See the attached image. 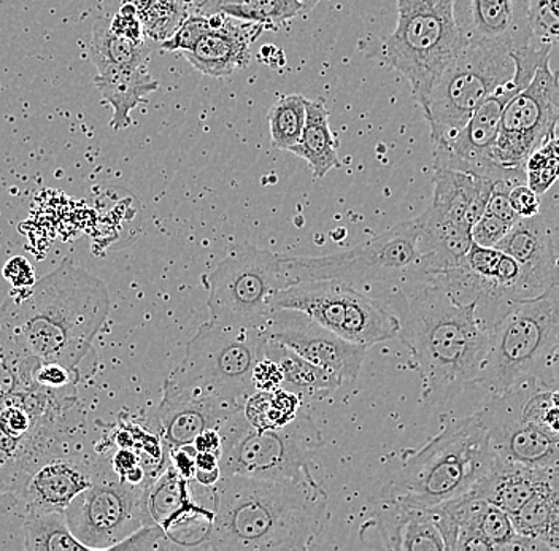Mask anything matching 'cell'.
I'll list each match as a JSON object with an SVG mask.
<instances>
[{
  "instance_id": "cell-20",
  "label": "cell",
  "mask_w": 559,
  "mask_h": 551,
  "mask_svg": "<svg viewBox=\"0 0 559 551\" xmlns=\"http://www.w3.org/2000/svg\"><path fill=\"white\" fill-rule=\"evenodd\" d=\"M210 21L209 29L181 55L195 71L212 79H227L250 64L251 44L267 29L262 24L230 19L225 13H210Z\"/></svg>"
},
{
  "instance_id": "cell-49",
  "label": "cell",
  "mask_w": 559,
  "mask_h": 551,
  "mask_svg": "<svg viewBox=\"0 0 559 551\" xmlns=\"http://www.w3.org/2000/svg\"><path fill=\"white\" fill-rule=\"evenodd\" d=\"M192 446H194L195 452L215 453V455L219 456V453H222V434H219V429H204V431L194 439Z\"/></svg>"
},
{
  "instance_id": "cell-32",
  "label": "cell",
  "mask_w": 559,
  "mask_h": 551,
  "mask_svg": "<svg viewBox=\"0 0 559 551\" xmlns=\"http://www.w3.org/2000/svg\"><path fill=\"white\" fill-rule=\"evenodd\" d=\"M302 399L280 386L272 392H254L245 400L243 417L258 431L286 427L295 420Z\"/></svg>"
},
{
  "instance_id": "cell-48",
  "label": "cell",
  "mask_w": 559,
  "mask_h": 551,
  "mask_svg": "<svg viewBox=\"0 0 559 551\" xmlns=\"http://www.w3.org/2000/svg\"><path fill=\"white\" fill-rule=\"evenodd\" d=\"M139 464L142 463H140L139 453L135 452L134 448H120L110 459L111 470H114L120 479H122L129 470L139 466Z\"/></svg>"
},
{
  "instance_id": "cell-40",
  "label": "cell",
  "mask_w": 559,
  "mask_h": 551,
  "mask_svg": "<svg viewBox=\"0 0 559 551\" xmlns=\"http://www.w3.org/2000/svg\"><path fill=\"white\" fill-rule=\"evenodd\" d=\"M512 226V223L506 221L501 216L484 211L480 218H478L477 221L474 223V226H472V242L477 243V245L480 247L495 249Z\"/></svg>"
},
{
  "instance_id": "cell-19",
  "label": "cell",
  "mask_w": 559,
  "mask_h": 551,
  "mask_svg": "<svg viewBox=\"0 0 559 551\" xmlns=\"http://www.w3.org/2000/svg\"><path fill=\"white\" fill-rule=\"evenodd\" d=\"M99 458L82 452L51 456L34 467L20 493L21 518L37 512H64L70 502L93 481Z\"/></svg>"
},
{
  "instance_id": "cell-9",
  "label": "cell",
  "mask_w": 559,
  "mask_h": 551,
  "mask_svg": "<svg viewBox=\"0 0 559 551\" xmlns=\"http://www.w3.org/2000/svg\"><path fill=\"white\" fill-rule=\"evenodd\" d=\"M460 48L452 0H397L396 27L382 58L411 83L419 107Z\"/></svg>"
},
{
  "instance_id": "cell-14",
  "label": "cell",
  "mask_w": 559,
  "mask_h": 551,
  "mask_svg": "<svg viewBox=\"0 0 559 551\" xmlns=\"http://www.w3.org/2000/svg\"><path fill=\"white\" fill-rule=\"evenodd\" d=\"M558 120V73L547 59L502 111L492 160L507 169H524L531 153L557 135Z\"/></svg>"
},
{
  "instance_id": "cell-22",
  "label": "cell",
  "mask_w": 559,
  "mask_h": 551,
  "mask_svg": "<svg viewBox=\"0 0 559 551\" xmlns=\"http://www.w3.org/2000/svg\"><path fill=\"white\" fill-rule=\"evenodd\" d=\"M432 183L435 197L428 211L439 218L469 229L484 214L488 199L496 188L487 178L452 169H435Z\"/></svg>"
},
{
  "instance_id": "cell-45",
  "label": "cell",
  "mask_w": 559,
  "mask_h": 551,
  "mask_svg": "<svg viewBox=\"0 0 559 551\" xmlns=\"http://www.w3.org/2000/svg\"><path fill=\"white\" fill-rule=\"evenodd\" d=\"M507 197H509L510 207L520 218H531L540 214L539 196L526 183L513 187L507 193Z\"/></svg>"
},
{
  "instance_id": "cell-26",
  "label": "cell",
  "mask_w": 559,
  "mask_h": 551,
  "mask_svg": "<svg viewBox=\"0 0 559 551\" xmlns=\"http://www.w3.org/2000/svg\"><path fill=\"white\" fill-rule=\"evenodd\" d=\"M264 356L274 359L282 369L283 388L297 394L302 400H321L342 386L337 376L289 350L285 345L269 338L264 344Z\"/></svg>"
},
{
  "instance_id": "cell-41",
  "label": "cell",
  "mask_w": 559,
  "mask_h": 551,
  "mask_svg": "<svg viewBox=\"0 0 559 551\" xmlns=\"http://www.w3.org/2000/svg\"><path fill=\"white\" fill-rule=\"evenodd\" d=\"M114 550H175L166 532L155 523L140 526L128 539L122 540Z\"/></svg>"
},
{
  "instance_id": "cell-12",
  "label": "cell",
  "mask_w": 559,
  "mask_h": 551,
  "mask_svg": "<svg viewBox=\"0 0 559 551\" xmlns=\"http://www.w3.org/2000/svg\"><path fill=\"white\" fill-rule=\"evenodd\" d=\"M292 309L306 313L345 340L369 350L400 333L396 313L367 298L344 280L302 282L282 289L272 298L271 310Z\"/></svg>"
},
{
  "instance_id": "cell-17",
  "label": "cell",
  "mask_w": 559,
  "mask_h": 551,
  "mask_svg": "<svg viewBox=\"0 0 559 551\" xmlns=\"http://www.w3.org/2000/svg\"><path fill=\"white\" fill-rule=\"evenodd\" d=\"M534 385L539 383H527L510 392L488 396L477 414L487 428L496 458L530 467H558V438L520 420L523 397Z\"/></svg>"
},
{
  "instance_id": "cell-42",
  "label": "cell",
  "mask_w": 559,
  "mask_h": 551,
  "mask_svg": "<svg viewBox=\"0 0 559 551\" xmlns=\"http://www.w3.org/2000/svg\"><path fill=\"white\" fill-rule=\"evenodd\" d=\"M79 380V371L66 368V366L56 364V362H45L38 364L34 372V382L41 388L47 390H69L75 386Z\"/></svg>"
},
{
  "instance_id": "cell-54",
  "label": "cell",
  "mask_w": 559,
  "mask_h": 551,
  "mask_svg": "<svg viewBox=\"0 0 559 551\" xmlns=\"http://www.w3.org/2000/svg\"><path fill=\"white\" fill-rule=\"evenodd\" d=\"M191 2L194 3V7H198L199 2H201V0H191Z\"/></svg>"
},
{
  "instance_id": "cell-21",
  "label": "cell",
  "mask_w": 559,
  "mask_h": 551,
  "mask_svg": "<svg viewBox=\"0 0 559 551\" xmlns=\"http://www.w3.org/2000/svg\"><path fill=\"white\" fill-rule=\"evenodd\" d=\"M495 249L512 256L540 292L559 285L557 243L540 214L516 219Z\"/></svg>"
},
{
  "instance_id": "cell-23",
  "label": "cell",
  "mask_w": 559,
  "mask_h": 551,
  "mask_svg": "<svg viewBox=\"0 0 559 551\" xmlns=\"http://www.w3.org/2000/svg\"><path fill=\"white\" fill-rule=\"evenodd\" d=\"M555 479H559L558 467H530L495 458L491 469L471 494L512 516L540 487Z\"/></svg>"
},
{
  "instance_id": "cell-28",
  "label": "cell",
  "mask_w": 559,
  "mask_h": 551,
  "mask_svg": "<svg viewBox=\"0 0 559 551\" xmlns=\"http://www.w3.org/2000/svg\"><path fill=\"white\" fill-rule=\"evenodd\" d=\"M293 155L306 160L314 178H323L331 170L342 167L337 142L330 124V111L323 99L309 100L306 108V124Z\"/></svg>"
},
{
  "instance_id": "cell-7",
  "label": "cell",
  "mask_w": 559,
  "mask_h": 551,
  "mask_svg": "<svg viewBox=\"0 0 559 551\" xmlns=\"http://www.w3.org/2000/svg\"><path fill=\"white\" fill-rule=\"evenodd\" d=\"M222 477L243 476L264 480L312 479L310 462L323 448L324 438L309 414L278 429L258 431L237 411L222 424Z\"/></svg>"
},
{
  "instance_id": "cell-52",
  "label": "cell",
  "mask_w": 559,
  "mask_h": 551,
  "mask_svg": "<svg viewBox=\"0 0 559 551\" xmlns=\"http://www.w3.org/2000/svg\"><path fill=\"white\" fill-rule=\"evenodd\" d=\"M13 508H17V511H20V505H17L16 498H13L12 494L5 490V487L0 483V515L10 514Z\"/></svg>"
},
{
  "instance_id": "cell-36",
  "label": "cell",
  "mask_w": 559,
  "mask_h": 551,
  "mask_svg": "<svg viewBox=\"0 0 559 551\" xmlns=\"http://www.w3.org/2000/svg\"><path fill=\"white\" fill-rule=\"evenodd\" d=\"M304 12L300 0H247L239 5L227 7L222 13L230 19L262 24L265 29H278L280 24L296 19Z\"/></svg>"
},
{
  "instance_id": "cell-25",
  "label": "cell",
  "mask_w": 559,
  "mask_h": 551,
  "mask_svg": "<svg viewBox=\"0 0 559 551\" xmlns=\"http://www.w3.org/2000/svg\"><path fill=\"white\" fill-rule=\"evenodd\" d=\"M94 85L114 110L110 125L115 131L129 128L132 110L146 104V96L159 89V83L150 75L146 65L105 69L97 72Z\"/></svg>"
},
{
  "instance_id": "cell-53",
  "label": "cell",
  "mask_w": 559,
  "mask_h": 551,
  "mask_svg": "<svg viewBox=\"0 0 559 551\" xmlns=\"http://www.w3.org/2000/svg\"><path fill=\"white\" fill-rule=\"evenodd\" d=\"M321 0H300V3H302L304 12H309V10H312L314 5H318Z\"/></svg>"
},
{
  "instance_id": "cell-16",
  "label": "cell",
  "mask_w": 559,
  "mask_h": 551,
  "mask_svg": "<svg viewBox=\"0 0 559 551\" xmlns=\"http://www.w3.org/2000/svg\"><path fill=\"white\" fill-rule=\"evenodd\" d=\"M262 331L342 383H355L361 374L367 348L345 340L299 310H271Z\"/></svg>"
},
{
  "instance_id": "cell-6",
  "label": "cell",
  "mask_w": 559,
  "mask_h": 551,
  "mask_svg": "<svg viewBox=\"0 0 559 551\" xmlns=\"http://www.w3.org/2000/svg\"><path fill=\"white\" fill-rule=\"evenodd\" d=\"M264 331L209 323L188 342L187 354L170 372L163 397H192L239 411L254 390V364L264 356Z\"/></svg>"
},
{
  "instance_id": "cell-29",
  "label": "cell",
  "mask_w": 559,
  "mask_h": 551,
  "mask_svg": "<svg viewBox=\"0 0 559 551\" xmlns=\"http://www.w3.org/2000/svg\"><path fill=\"white\" fill-rule=\"evenodd\" d=\"M152 55L148 40H129L117 36L110 29L108 19H99L94 23L90 41V58L97 72L110 68H135L146 65Z\"/></svg>"
},
{
  "instance_id": "cell-46",
  "label": "cell",
  "mask_w": 559,
  "mask_h": 551,
  "mask_svg": "<svg viewBox=\"0 0 559 551\" xmlns=\"http://www.w3.org/2000/svg\"><path fill=\"white\" fill-rule=\"evenodd\" d=\"M3 278L12 285L13 289L31 288L35 284V271L29 261L23 256L9 260L3 266Z\"/></svg>"
},
{
  "instance_id": "cell-39",
  "label": "cell",
  "mask_w": 559,
  "mask_h": 551,
  "mask_svg": "<svg viewBox=\"0 0 559 551\" xmlns=\"http://www.w3.org/2000/svg\"><path fill=\"white\" fill-rule=\"evenodd\" d=\"M558 0H530L527 21L531 36L547 47L557 48L559 36Z\"/></svg>"
},
{
  "instance_id": "cell-18",
  "label": "cell",
  "mask_w": 559,
  "mask_h": 551,
  "mask_svg": "<svg viewBox=\"0 0 559 551\" xmlns=\"http://www.w3.org/2000/svg\"><path fill=\"white\" fill-rule=\"evenodd\" d=\"M461 45L522 50L530 44V0H452Z\"/></svg>"
},
{
  "instance_id": "cell-5",
  "label": "cell",
  "mask_w": 559,
  "mask_h": 551,
  "mask_svg": "<svg viewBox=\"0 0 559 551\" xmlns=\"http://www.w3.org/2000/svg\"><path fill=\"white\" fill-rule=\"evenodd\" d=\"M559 286L510 307L488 331L487 351L474 386L488 396L527 383L557 388Z\"/></svg>"
},
{
  "instance_id": "cell-13",
  "label": "cell",
  "mask_w": 559,
  "mask_h": 551,
  "mask_svg": "<svg viewBox=\"0 0 559 551\" xmlns=\"http://www.w3.org/2000/svg\"><path fill=\"white\" fill-rule=\"evenodd\" d=\"M150 483H128L111 470L110 463L99 459L90 487L64 511L70 532L86 550H114L140 526L148 525Z\"/></svg>"
},
{
  "instance_id": "cell-24",
  "label": "cell",
  "mask_w": 559,
  "mask_h": 551,
  "mask_svg": "<svg viewBox=\"0 0 559 551\" xmlns=\"http://www.w3.org/2000/svg\"><path fill=\"white\" fill-rule=\"evenodd\" d=\"M240 411V410H239ZM237 411L210 400L192 397H163L157 420L167 448L192 445L204 429L219 428Z\"/></svg>"
},
{
  "instance_id": "cell-38",
  "label": "cell",
  "mask_w": 559,
  "mask_h": 551,
  "mask_svg": "<svg viewBox=\"0 0 559 551\" xmlns=\"http://www.w3.org/2000/svg\"><path fill=\"white\" fill-rule=\"evenodd\" d=\"M559 173L558 134L542 143L539 148L531 153L530 158L524 163V176L526 184L537 194L547 193Z\"/></svg>"
},
{
  "instance_id": "cell-4",
  "label": "cell",
  "mask_w": 559,
  "mask_h": 551,
  "mask_svg": "<svg viewBox=\"0 0 559 551\" xmlns=\"http://www.w3.org/2000/svg\"><path fill=\"white\" fill-rule=\"evenodd\" d=\"M442 423L432 441L405 458L388 501L429 511L471 494L485 479L496 456L477 411L464 418L442 417Z\"/></svg>"
},
{
  "instance_id": "cell-43",
  "label": "cell",
  "mask_w": 559,
  "mask_h": 551,
  "mask_svg": "<svg viewBox=\"0 0 559 551\" xmlns=\"http://www.w3.org/2000/svg\"><path fill=\"white\" fill-rule=\"evenodd\" d=\"M108 23H110V29L117 36L129 38V40H143V38H146L145 34H143L138 12H135L134 3L129 2V0H124V3H121L117 15L108 20Z\"/></svg>"
},
{
  "instance_id": "cell-15",
  "label": "cell",
  "mask_w": 559,
  "mask_h": 551,
  "mask_svg": "<svg viewBox=\"0 0 559 551\" xmlns=\"http://www.w3.org/2000/svg\"><path fill=\"white\" fill-rule=\"evenodd\" d=\"M428 512L447 550H542L534 540L516 534L512 519L502 508L472 494Z\"/></svg>"
},
{
  "instance_id": "cell-30",
  "label": "cell",
  "mask_w": 559,
  "mask_h": 551,
  "mask_svg": "<svg viewBox=\"0 0 559 551\" xmlns=\"http://www.w3.org/2000/svg\"><path fill=\"white\" fill-rule=\"evenodd\" d=\"M195 501L190 480H185L170 463L146 488L148 523L166 528Z\"/></svg>"
},
{
  "instance_id": "cell-8",
  "label": "cell",
  "mask_w": 559,
  "mask_h": 551,
  "mask_svg": "<svg viewBox=\"0 0 559 551\" xmlns=\"http://www.w3.org/2000/svg\"><path fill=\"white\" fill-rule=\"evenodd\" d=\"M418 218L407 219L370 239L365 245L328 256H292L286 268L293 285L344 280L352 285L405 286L428 280L418 249Z\"/></svg>"
},
{
  "instance_id": "cell-27",
  "label": "cell",
  "mask_w": 559,
  "mask_h": 551,
  "mask_svg": "<svg viewBox=\"0 0 559 551\" xmlns=\"http://www.w3.org/2000/svg\"><path fill=\"white\" fill-rule=\"evenodd\" d=\"M516 534L542 550H559V479L540 487L512 516Z\"/></svg>"
},
{
  "instance_id": "cell-35",
  "label": "cell",
  "mask_w": 559,
  "mask_h": 551,
  "mask_svg": "<svg viewBox=\"0 0 559 551\" xmlns=\"http://www.w3.org/2000/svg\"><path fill=\"white\" fill-rule=\"evenodd\" d=\"M445 551V542L428 511L405 507L397 526L396 549Z\"/></svg>"
},
{
  "instance_id": "cell-2",
  "label": "cell",
  "mask_w": 559,
  "mask_h": 551,
  "mask_svg": "<svg viewBox=\"0 0 559 551\" xmlns=\"http://www.w3.org/2000/svg\"><path fill=\"white\" fill-rule=\"evenodd\" d=\"M330 522V496L317 480L226 476L213 487L207 549L309 550Z\"/></svg>"
},
{
  "instance_id": "cell-33",
  "label": "cell",
  "mask_w": 559,
  "mask_h": 551,
  "mask_svg": "<svg viewBox=\"0 0 559 551\" xmlns=\"http://www.w3.org/2000/svg\"><path fill=\"white\" fill-rule=\"evenodd\" d=\"M134 3L135 12L142 24L143 34L150 40L163 44L174 36L195 7L191 0H129Z\"/></svg>"
},
{
  "instance_id": "cell-3",
  "label": "cell",
  "mask_w": 559,
  "mask_h": 551,
  "mask_svg": "<svg viewBox=\"0 0 559 551\" xmlns=\"http://www.w3.org/2000/svg\"><path fill=\"white\" fill-rule=\"evenodd\" d=\"M400 298L397 337L421 379V400L445 406L477 382L488 333L475 319V306L454 301L432 277L401 286Z\"/></svg>"
},
{
  "instance_id": "cell-44",
  "label": "cell",
  "mask_w": 559,
  "mask_h": 551,
  "mask_svg": "<svg viewBox=\"0 0 559 551\" xmlns=\"http://www.w3.org/2000/svg\"><path fill=\"white\" fill-rule=\"evenodd\" d=\"M257 392H272L283 385L282 369L274 359L262 356L260 361L254 364L253 374H251Z\"/></svg>"
},
{
  "instance_id": "cell-31",
  "label": "cell",
  "mask_w": 559,
  "mask_h": 551,
  "mask_svg": "<svg viewBox=\"0 0 559 551\" xmlns=\"http://www.w3.org/2000/svg\"><path fill=\"white\" fill-rule=\"evenodd\" d=\"M23 550L59 551L86 550L70 532L64 512H37L21 518Z\"/></svg>"
},
{
  "instance_id": "cell-11",
  "label": "cell",
  "mask_w": 559,
  "mask_h": 551,
  "mask_svg": "<svg viewBox=\"0 0 559 551\" xmlns=\"http://www.w3.org/2000/svg\"><path fill=\"white\" fill-rule=\"evenodd\" d=\"M515 73L512 53L480 45H461L452 62L432 83L425 103L435 145L449 142L467 123L475 108Z\"/></svg>"
},
{
  "instance_id": "cell-10",
  "label": "cell",
  "mask_w": 559,
  "mask_h": 551,
  "mask_svg": "<svg viewBox=\"0 0 559 551\" xmlns=\"http://www.w3.org/2000/svg\"><path fill=\"white\" fill-rule=\"evenodd\" d=\"M210 321L219 326L262 330L271 301L289 288L285 254L237 245L204 277Z\"/></svg>"
},
{
  "instance_id": "cell-1",
  "label": "cell",
  "mask_w": 559,
  "mask_h": 551,
  "mask_svg": "<svg viewBox=\"0 0 559 551\" xmlns=\"http://www.w3.org/2000/svg\"><path fill=\"white\" fill-rule=\"evenodd\" d=\"M110 313L107 285L66 257L0 303V331L24 355L76 371Z\"/></svg>"
},
{
  "instance_id": "cell-50",
  "label": "cell",
  "mask_w": 559,
  "mask_h": 551,
  "mask_svg": "<svg viewBox=\"0 0 559 551\" xmlns=\"http://www.w3.org/2000/svg\"><path fill=\"white\" fill-rule=\"evenodd\" d=\"M219 479H222V470H219V467H216V469L212 470L195 469L194 479L192 480L201 484V487L213 488L218 483Z\"/></svg>"
},
{
  "instance_id": "cell-34",
  "label": "cell",
  "mask_w": 559,
  "mask_h": 551,
  "mask_svg": "<svg viewBox=\"0 0 559 551\" xmlns=\"http://www.w3.org/2000/svg\"><path fill=\"white\" fill-rule=\"evenodd\" d=\"M309 99L300 94L282 96L269 111V128L275 148L292 152L299 142L306 124V108Z\"/></svg>"
},
{
  "instance_id": "cell-37",
  "label": "cell",
  "mask_w": 559,
  "mask_h": 551,
  "mask_svg": "<svg viewBox=\"0 0 559 551\" xmlns=\"http://www.w3.org/2000/svg\"><path fill=\"white\" fill-rule=\"evenodd\" d=\"M520 420L559 438L558 388L531 386L520 406Z\"/></svg>"
},
{
  "instance_id": "cell-47",
  "label": "cell",
  "mask_w": 559,
  "mask_h": 551,
  "mask_svg": "<svg viewBox=\"0 0 559 551\" xmlns=\"http://www.w3.org/2000/svg\"><path fill=\"white\" fill-rule=\"evenodd\" d=\"M167 458L170 466L183 477L185 480L194 479L195 472V448L192 445L174 446L167 448Z\"/></svg>"
},
{
  "instance_id": "cell-51",
  "label": "cell",
  "mask_w": 559,
  "mask_h": 551,
  "mask_svg": "<svg viewBox=\"0 0 559 551\" xmlns=\"http://www.w3.org/2000/svg\"><path fill=\"white\" fill-rule=\"evenodd\" d=\"M219 467V456L215 453L195 452V469L212 470Z\"/></svg>"
}]
</instances>
